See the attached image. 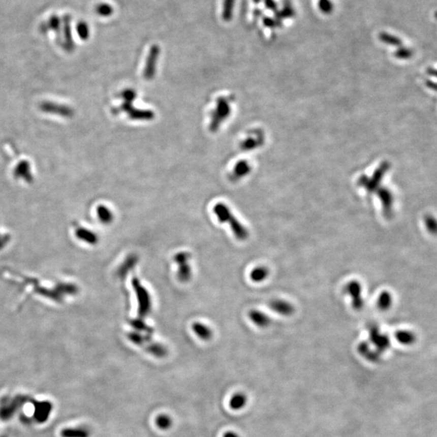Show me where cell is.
I'll return each mask as SVG.
<instances>
[{"instance_id":"obj_27","label":"cell","mask_w":437,"mask_h":437,"mask_svg":"<svg viewBox=\"0 0 437 437\" xmlns=\"http://www.w3.org/2000/svg\"><path fill=\"white\" fill-rule=\"evenodd\" d=\"M95 12L102 17H109L113 15V8L107 3H101L96 6Z\"/></svg>"},{"instance_id":"obj_26","label":"cell","mask_w":437,"mask_h":437,"mask_svg":"<svg viewBox=\"0 0 437 437\" xmlns=\"http://www.w3.org/2000/svg\"><path fill=\"white\" fill-rule=\"evenodd\" d=\"M136 262H137V258L136 257L134 256V255L129 257L125 261L123 264L120 266L119 270L117 271L118 275L121 277L125 276L126 274H128V271L133 268L134 266L136 264Z\"/></svg>"},{"instance_id":"obj_13","label":"cell","mask_w":437,"mask_h":437,"mask_svg":"<svg viewBox=\"0 0 437 437\" xmlns=\"http://www.w3.org/2000/svg\"><path fill=\"white\" fill-rule=\"evenodd\" d=\"M248 318H251V320L259 327H267L270 324V318L259 310H251L248 313Z\"/></svg>"},{"instance_id":"obj_38","label":"cell","mask_w":437,"mask_h":437,"mask_svg":"<svg viewBox=\"0 0 437 437\" xmlns=\"http://www.w3.org/2000/svg\"><path fill=\"white\" fill-rule=\"evenodd\" d=\"M435 18L437 19V12H435Z\"/></svg>"},{"instance_id":"obj_29","label":"cell","mask_w":437,"mask_h":437,"mask_svg":"<svg viewBox=\"0 0 437 437\" xmlns=\"http://www.w3.org/2000/svg\"><path fill=\"white\" fill-rule=\"evenodd\" d=\"M76 32L82 40H87V38H89V27L85 21H80L76 25Z\"/></svg>"},{"instance_id":"obj_23","label":"cell","mask_w":437,"mask_h":437,"mask_svg":"<svg viewBox=\"0 0 437 437\" xmlns=\"http://www.w3.org/2000/svg\"><path fill=\"white\" fill-rule=\"evenodd\" d=\"M235 1L236 0H224L223 2L222 18L225 21H229L233 18Z\"/></svg>"},{"instance_id":"obj_22","label":"cell","mask_w":437,"mask_h":437,"mask_svg":"<svg viewBox=\"0 0 437 437\" xmlns=\"http://www.w3.org/2000/svg\"><path fill=\"white\" fill-rule=\"evenodd\" d=\"M178 265L177 278L181 282L185 283L190 280L191 277V269L188 262H180Z\"/></svg>"},{"instance_id":"obj_19","label":"cell","mask_w":437,"mask_h":437,"mask_svg":"<svg viewBox=\"0 0 437 437\" xmlns=\"http://www.w3.org/2000/svg\"><path fill=\"white\" fill-rule=\"evenodd\" d=\"M64 437H90L91 431L87 427L68 428L63 431Z\"/></svg>"},{"instance_id":"obj_31","label":"cell","mask_w":437,"mask_h":437,"mask_svg":"<svg viewBox=\"0 0 437 437\" xmlns=\"http://www.w3.org/2000/svg\"><path fill=\"white\" fill-rule=\"evenodd\" d=\"M424 225H425L426 229L430 233L437 234V220L433 215H425Z\"/></svg>"},{"instance_id":"obj_9","label":"cell","mask_w":437,"mask_h":437,"mask_svg":"<svg viewBox=\"0 0 437 437\" xmlns=\"http://www.w3.org/2000/svg\"><path fill=\"white\" fill-rule=\"evenodd\" d=\"M378 195L382 201L384 215L386 218H390L392 216V214H393V195H392L390 190L384 188V187L378 191Z\"/></svg>"},{"instance_id":"obj_34","label":"cell","mask_w":437,"mask_h":437,"mask_svg":"<svg viewBox=\"0 0 437 437\" xmlns=\"http://www.w3.org/2000/svg\"><path fill=\"white\" fill-rule=\"evenodd\" d=\"M247 171H248V165H245V164L240 163L236 168V173L237 175H240V176L245 174Z\"/></svg>"},{"instance_id":"obj_6","label":"cell","mask_w":437,"mask_h":437,"mask_svg":"<svg viewBox=\"0 0 437 437\" xmlns=\"http://www.w3.org/2000/svg\"><path fill=\"white\" fill-rule=\"evenodd\" d=\"M389 169H390V164L388 162H384L374 173L372 178L370 179V180L368 179L362 180V184L364 187H366V189L368 190V192H373L378 188V185H380V182L382 181V178Z\"/></svg>"},{"instance_id":"obj_12","label":"cell","mask_w":437,"mask_h":437,"mask_svg":"<svg viewBox=\"0 0 437 437\" xmlns=\"http://www.w3.org/2000/svg\"><path fill=\"white\" fill-rule=\"evenodd\" d=\"M41 29L44 32L51 30L57 34H60L63 30V20L57 15H52L50 16V18L48 19L47 21L41 25Z\"/></svg>"},{"instance_id":"obj_3","label":"cell","mask_w":437,"mask_h":437,"mask_svg":"<svg viewBox=\"0 0 437 437\" xmlns=\"http://www.w3.org/2000/svg\"><path fill=\"white\" fill-rule=\"evenodd\" d=\"M132 287L135 290L136 296H137L138 302H139V315L140 318H143L147 316L151 311V301L149 293L147 292L144 287L142 285L139 278L134 277L131 281Z\"/></svg>"},{"instance_id":"obj_36","label":"cell","mask_w":437,"mask_h":437,"mask_svg":"<svg viewBox=\"0 0 437 437\" xmlns=\"http://www.w3.org/2000/svg\"><path fill=\"white\" fill-rule=\"evenodd\" d=\"M427 72L429 76L437 78V69H435L433 68H429L427 70Z\"/></svg>"},{"instance_id":"obj_33","label":"cell","mask_w":437,"mask_h":437,"mask_svg":"<svg viewBox=\"0 0 437 437\" xmlns=\"http://www.w3.org/2000/svg\"><path fill=\"white\" fill-rule=\"evenodd\" d=\"M319 8H320L322 12L328 14V13L331 12L332 9H333V5H332L331 2L329 1V0H320L319 1Z\"/></svg>"},{"instance_id":"obj_18","label":"cell","mask_w":437,"mask_h":437,"mask_svg":"<svg viewBox=\"0 0 437 437\" xmlns=\"http://www.w3.org/2000/svg\"><path fill=\"white\" fill-rule=\"evenodd\" d=\"M397 342L403 345H412L416 340V337L412 332L408 330H398L395 334Z\"/></svg>"},{"instance_id":"obj_35","label":"cell","mask_w":437,"mask_h":437,"mask_svg":"<svg viewBox=\"0 0 437 437\" xmlns=\"http://www.w3.org/2000/svg\"><path fill=\"white\" fill-rule=\"evenodd\" d=\"M425 84L426 85H427V87H428V88H430V89L437 91L436 82L431 81V80H426Z\"/></svg>"},{"instance_id":"obj_1","label":"cell","mask_w":437,"mask_h":437,"mask_svg":"<svg viewBox=\"0 0 437 437\" xmlns=\"http://www.w3.org/2000/svg\"><path fill=\"white\" fill-rule=\"evenodd\" d=\"M214 212L220 222L229 223L236 238L240 240H244L248 238V229H245L237 218H235L234 215L231 212L230 209L227 207L226 205L224 203H217L214 207Z\"/></svg>"},{"instance_id":"obj_24","label":"cell","mask_w":437,"mask_h":437,"mask_svg":"<svg viewBox=\"0 0 437 437\" xmlns=\"http://www.w3.org/2000/svg\"><path fill=\"white\" fill-rule=\"evenodd\" d=\"M155 424L161 430H168L173 425V419L169 415L161 414L155 419Z\"/></svg>"},{"instance_id":"obj_11","label":"cell","mask_w":437,"mask_h":437,"mask_svg":"<svg viewBox=\"0 0 437 437\" xmlns=\"http://www.w3.org/2000/svg\"><path fill=\"white\" fill-rule=\"evenodd\" d=\"M72 18L69 15H66L63 18V32H64V43L67 50H72L74 47L73 38H72V27H71Z\"/></svg>"},{"instance_id":"obj_21","label":"cell","mask_w":437,"mask_h":437,"mask_svg":"<svg viewBox=\"0 0 437 437\" xmlns=\"http://www.w3.org/2000/svg\"><path fill=\"white\" fill-rule=\"evenodd\" d=\"M392 303H393V298L390 292L384 291L380 294L378 300V306L380 310L386 311L391 307Z\"/></svg>"},{"instance_id":"obj_30","label":"cell","mask_w":437,"mask_h":437,"mask_svg":"<svg viewBox=\"0 0 437 437\" xmlns=\"http://www.w3.org/2000/svg\"><path fill=\"white\" fill-rule=\"evenodd\" d=\"M130 324L133 326L135 329H136V330L145 332L147 334H149V335H151L153 333L152 328L147 326L145 322H143L142 319H133V320H131Z\"/></svg>"},{"instance_id":"obj_25","label":"cell","mask_w":437,"mask_h":437,"mask_svg":"<svg viewBox=\"0 0 437 437\" xmlns=\"http://www.w3.org/2000/svg\"><path fill=\"white\" fill-rule=\"evenodd\" d=\"M379 38L380 40L383 42L384 43L388 44L390 46H397V47L402 46V41L397 37L393 36L392 34L382 33V34H380Z\"/></svg>"},{"instance_id":"obj_17","label":"cell","mask_w":437,"mask_h":437,"mask_svg":"<svg viewBox=\"0 0 437 437\" xmlns=\"http://www.w3.org/2000/svg\"><path fill=\"white\" fill-rule=\"evenodd\" d=\"M247 403V397L244 393H236L231 397L229 401V407L234 411H239L244 408Z\"/></svg>"},{"instance_id":"obj_14","label":"cell","mask_w":437,"mask_h":437,"mask_svg":"<svg viewBox=\"0 0 437 437\" xmlns=\"http://www.w3.org/2000/svg\"><path fill=\"white\" fill-rule=\"evenodd\" d=\"M358 351L361 354L362 356H364L366 359H368L370 361L378 362L381 359V354L377 351L375 352L371 351L368 342H362L358 347Z\"/></svg>"},{"instance_id":"obj_5","label":"cell","mask_w":437,"mask_h":437,"mask_svg":"<svg viewBox=\"0 0 437 437\" xmlns=\"http://www.w3.org/2000/svg\"><path fill=\"white\" fill-rule=\"evenodd\" d=\"M345 292L352 296L354 309L361 310L364 308V301L362 297V287L359 281L352 280L345 287Z\"/></svg>"},{"instance_id":"obj_2","label":"cell","mask_w":437,"mask_h":437,"mask_svg":"<svg viewBox=\"0 0 437 437\" xmlns=\"http://www.w3.org/2000/svg\"><path fill=\"white\" fill-rule=\"evenodd\" d=\"M128 338L135 345L144 348L148 353L157 358H164L168 355V351L163 345L153 342L150 336L142 335L137 332H130Z\"/></svg>"},{"instance_id":"obj_7","label":"cell","mask_w":437,"mask_h":437,"mask_svg":"<svg viewBox=\"0 0 437 437\" xmlns=\"http://www.w3.org/2000/svg\"><path fill=\"white\" fill-rule=\"evenodd\" d=\"M160 51L161 50L157 45H154L150 49L148 56H147V63H146L145 70L143 72V76L147 80H150L155 75V71H157V61L159 58Z\"/></svg>"},{"instance_id":"obj_15","label":"cell","mask_w":437,"mask_h":437,"mask_svg":"<svg viewBox=\"0 0 437 437\" xmlns=\"http://www.w3.org/2000/svg\"><path fill=\"white\" fill-rule=\"evenodd\" d=\"M192 330H194L198 337H199L201 339L204 340V341L211 339V337H212V331H211V329L206 325L200 323V322L194 323L192 325Z\"/></svg>"},{"instance_id":"obj_28","label":"cell","mask_w":437,"mask_h":437,"mask_svg":"<svg viewBox=\"0 0 437 437\" xmlns=\"http://www.w3.org/2000/svg\"><path fill=\"white\" fill-rule=\"evenodd\" d=\"M98 215L100 221L108 225L113 221V215L112 211L105 206H99L98 208Z\"/></svg>"},{"instance_id":"obj_10","label":"cell","mask_w":437,"mask_h":437,"mask_svg":"<svg viewBox=\"0 0 437 437\" xmlns=\"http://www.w3.org/2000/svg\"><path fill=\"white\" fill-rule=\"evenodd\" d=\"M270 308L282 316H291L295 312L294 306L284 300H273L270 301Z\"/></svg>"},{"instance_id":"obj_8","label":"cell","mask_w":437,"mask_h":437,"mask_svg":"<svg viewBox=\"0 0 437 437\" xmlns=\"http://www.w3.org/2000/svg\"><path fill=\"white\" fill-rule=\"evenodd\" d=\"M230 113V107L226 100H218L217 110L214 113L212 117V122L211 124V128L212 131H215L218 128V124L225 119V117L229 116Z\"/></svg>"},{"instance_id":"obj_37","label":"cell","mask_w":437,"mask_h":437,"mask_svg":"<svg viewBox=\"0 0 437 437\" xmlns=\"http://www.w3.org/2000/svg\"><path fill=\"white\" fill-rule=\"evenodd\" d=\"M223 437H240L238 434L236 433L234 431H227L224 434Z\"/></svg>"},{"instance_id":"obj_16","label":"cell","mask_w":437,"mask_h":437,"mask_svg":"<svg viewBox=\"0 0 437 437\" xmlns=\"http://www.w3.org/2000/svg\"><path fill=\"white\" fill-rule=\"evenodd\" d=\"M76 236L80 240L85 241L87 244H96L98 242V237L93 232L87 230L84 228H79L76 230Z\"/></svg>"},{"instance_id":"obj_4","label":"cell","mask_w":437,"mask_h":437,"mask_svg":"<svg viewBox=\"0 0 437 437\" xmlns=\"http://www.w3.org/2000/svg\"><path fill=\"white\" fill-rule=\"evenodd\" d=\"M368 332H369V338L375 348L377 352L382 354L386 352L390 347V338L386 334H383L380 332L379 327L376 324H370L368 326Z\"/></svg>"},{"instance_id":"obj_20","label":"cell","mask_w":437,"mask_h":437,"mask_svg":"<svg viewBox=\"0 0 437 437\" xmlns=\"http://www.w3.org/2000/svg\"><path fill=\"white\" fill-rule=\"evenodd\" d=\"M269 275V270L266 266H257L251 272V278L254 282L261 283L264 281Z\"/></svg>"},{"instance_id":"obj_32","label":"cell","mask_w":437,"mask_h":437,"mask_svg":"<svg viewBox=\"0 0 437 437\" xmlns=\"http://www.w3.org/2000/svg\"><path fill=\"white\" fill-rule=\"evenodd\" d=\"M413 54L414 52L412 49H410V48L408 47H404V46H401V47L398 48L397 51L394 53V55H395L396 58H398V59L407 60L412 58Z\"/></svg>"}]
</instances>
